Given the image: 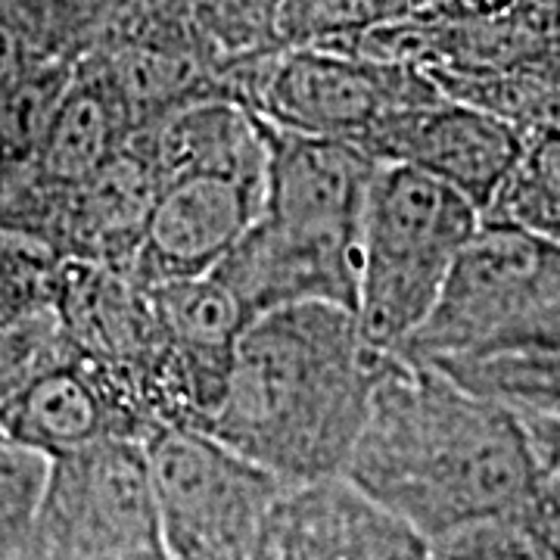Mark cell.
<instances>
[{"label":"cell","instance_id":"1","mask_svg":"<svg viewBox=\"0 0 560 560\" xmlns=\"http://www.w3.org/2000/svg\"><path fill=\"white\" fill-rule=\"evenodd\" d=\"M342 477L430 541L521 514L536 492V458L517 411L433 364L389 355Z\"/></svg>","mask_w":560,"mask_h":560},{"label":"cell","instance_id":"2","mask_svg":"<svg viewBox=\"0 0 560 560\" xmlns=\"http://www.w3.org/2000/svg\"><path fill=\"white\" fill-rule=\"evenodd\" d=\"M386 359L346 305L265 312L246 324L224 399L202 430L287 486L342 477Z\"/></svg>","mask_w":560,"mask_h":560},{"label":"cell","instance_id":"3","mask_svg":"<svg viewBox=\"0 0 560 560\" xmlns=\"http://www.w3.org/2000/svg\"><path fill=\"white\" fill-rule=\"evenodd\" d=\"M560 346V243L514 221L482 219L433 312L396 355L433 368Z\"/></svg>","mask_w":560,"mask_h":560},{"label":"cell","instance_id":"4","mask_svg":"<svg viewBox=\"0 0 560 560\" xmlns=\"http://www.w3.org/2000/svg\"><path fill=\"white\" fill-rule=\"evenodd\" d=\"M482 212L411 165L377 162L359 246L355 320L377 352L396 355L427 320Z\"/></svg>","mask_w":560,"mask_h":560},{"label":"cell","instance_id":"5","mask_svg":"<svg viewBox=\"0 0 560 560\" xmlns=\"http://www.w3.org/2000/svg\"><path fill=\"white\" fill-rule=\"evenodd\" d=\"M224 88L265 125L359 143L383 116L442 97L433 75L340 47H271L231 62Z\"/></svg>","mask_w":560,"mask_h":560},{"label":"cell","instance_id":"6","mask_svg":"<svg viewBox=\"0 0 560 560\" xmlns=\"http://www.w3.org/2000/svg\"><path fill=\"white\" fill-rule=\"evenodd\" d=\"M143 448L168 560H253L287 482L200 427H160Z\"/></svg>","mask_w":560,"mask_h":560},{"label":"cell","instance_id":"7","mask_svg":"<svg viewBox=\"0 0 560 560\" xmlns=\"http://www.w3.org/2000/svg\"><path fill=\"white\" fill-rule=\"evenodd\" d=\"M22 560H168L143 442L109 436L50 458Z\"/></svg>","mask_w":560,"mask_h":560},{"label":"cell","instance_id":"8","mask_svg":"<svg viewBox=\"0 0 560 560\" xmlns=\"http://www.w3.org/2000/svg\"><path fill=\"white\" fill-rule=\"evenodd\" d=\"M359 147L377 162L411 165L445 180L486 212L521 162L523 131L480 103L442 94L383 116Z\"/></svg>","mask_w":560,"mask_h":560},{"label":"cell","instance_id":"9","mask_svg":"<svg viewBox=\"0 0 560 560\" xmlns=\"http://www.w3.org/2000/svg\"><path fill=\"white\" fill-rule=\"evenodd\" d=\"M253 560H427V541L346 477L287 486Z\"/></svg>","mask_w":560,"mask_h":560},{"label":"cell","instance_id":"10","mask_svg":"<svg viewBox=\"0 0 560 560\" xmlns=\"http://www.w3.org/2000/svg\"><path fill=\"white\" fill-rule=\"evenodd\" d=\"M265 184L228 175L165 180L131 271L147 283L212 275L259 219Z\"/></svg>","mask_w":560,"mask_h":560},{"label":"cell","instance_id":"11","mask_svg":"<svg viewBox=\"0 0 560 560\" xmlns=\"http://www.w3.org/2000/svg\"><path fill=\"white\" fill-rule=\"evenodd\" d=\"M0 430L47 458L109 436L147 440L121 383L72 346L0 408Z\"/></svg>","mask_w":560,"mask_h":560},{"label":"cell","instance_id":"12","mask_svg":"<svg viewBox=\"0 0 560 560\" xmlns=\"http://www.w3.org/2000/svg\"><path fill=\"white\" fill-rule=\"evenodd\" d=\"M135 135L138 125L119 91L91 54H81L40 135L28 175L3 202L44 200L79 187Z\"/></svg>","mask_w":560,"mask_h":560},{"label":"cell","instance_id":"13","mask_svg":"<svg viewBox=\"0 0 560 560\" xmlns=\"http://www.w3.org/2000/svg\"><path fill=\"white\" fill-rule=\"evenodd\" d=\"M138 140L160 184L180 175H228L253 184L268 178L265 121L228 94H206L140 128Z\"/></svg>","mask_w":560,"mask_h":560},{"label":"cell","instance_id":"14","mask_svg":"<svg viewBox=\"0 0 560 560\" xmlns=\"http://www.w3.org/2000/svg\"><path fill=\"white\" fill-rule=\"evenodd\" d=\"M72 62L44 57L20 44L16 60L0 81V202L28 175Z\"/></svg>","mask_w":560,"mask_h":560},{"label":"cell","instance_id":"15","mask_svg":"<svg viewBox=\"0 0 560 560\" xmlns=\"http://www.w3.org/2000/svg\"><path fill=\"white\" fill-rule=\"evenodd\" d=\"M128 0H0V32L57 60H79Z\"/></svg>","mask_w":560,"mask_h":560},{"label":"cell","instance_id":"16","mask_svg":"<svg viewBox=\"0 0 560 560\" xmlns=\"http://www.w3.org/2000/svg\"><path fill=\"white\" fill-rule=\"evenodd\" d=\"M460 386L526 418L560 420V346L440 368Z\"/></svg>","mask_w":560,"mask_h":560},{"label":"cell","instance_id":"17","mask_svg":"<svg viewBox=\"0 0 560 560\" xmlns=\"http://www.w3.org/2000/svg\"><path fill=\"white\" fill-rule=\"evenodd\" d=\"M420 13H430V0H283L278 40L280 47H330Z\"/></svg>","mask_w":560,"mask_h":560},{"label":"cell","instance_id":"18","mask_svg":"<svg viewBox=\"0 0 560 560\" xmlns=\"http://www.w3.org/2000/svg\"><path fill=\"white\" fill-rule=\"evenodd\" d=\"M283 0H187L197 32L221 69L280 47L278 20Z\"/></svg>","mask_w":560,"mask_h":560},{"label":"cell","instance_id":"19","mask_svg":"<svg viewBox=\"0 0 560 560\" xmlns=\"http://www.w3.org/2000/svg\"><path fill=\"white\" fill-rule=\"evenodd\" d=\"M50 458L0 430V560H22Z\"/></svg>","mask_w":560,"mask_h":560},{"label":"cell","instance_id":"20","mask_svg":"<svg viewBox=\"0 0 560 560\" xmlns=\"http://www.w3.org/2000/svg\"><path fill=\"white\" fill-rule=\"evenodd\" d=\"M60 259L13 231H0V324L50 308Z\"/></svg>","mask_w":560,"mask_h":560},{"label":"cell","instance_id":"21","mask_svg":"<svg viewBox=\"0 0 560 560\" xmlns=\"http://www.w3.org/2000/svg\"><path fill=\"white\" fill-rule=\"evenodd\" d=\"M427 560H558L521 514L464 523L427 541Z\"/></svg>","mask_w":560,"mask_h":560},{"label":"cell","instance_id":"22","mask_svg":"<svg viewBox=\"0 0 560 560\" xmlns=\"http://www.w3.org/2000/svg\"><path fill=\"white\" fill-rule=\"evenodd\" d=\"M66 349L69 337L54 305L0 324V408Z\"/></svg>","mask_w":560,"mask_h":560},{"label":"cell","instance_id":"23","mask_svg":"<svg viewBox=\"0 0 560 560\" xmlns=\"http://www.w3.org/2000/svg\"><path fill=\"white\" fill-rule=\"evenodd\" d=\"M521 517L529 526L533 533L539 536L548 551L560 560V489L558 486H539L536 482V492L529 504L521 511Z\"/></svg>","mask_w":560,"mask_h":560},{"label":"cell","instance_id":"24","mask_svg":"<svg viewBox=\"0 0 560 560\" xmlns=\"http://www.w3.org/2000/svg\"><path fill=\"white\" fill-rule=\"evenodd\" d=\"M533 7L539 13L548 47H560V0H533Z\"/></svg>","mask_w":560,"mask_h":560},{"label":"cell","instance_id":"25","mask_svg":"<svg viewBox=\"0 0 560 560\" xmlns=\"http://www.w3.org/2000/svg\"><path fill=\"white\" fill-rule=\"evenodd\" d=\"M16 50H20V44L0 32V81H3V75L10 72V66L16 60Z\"/></svg>","mask_w":560,"mask_h":560}]
</instances>
